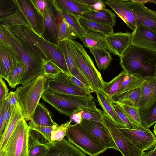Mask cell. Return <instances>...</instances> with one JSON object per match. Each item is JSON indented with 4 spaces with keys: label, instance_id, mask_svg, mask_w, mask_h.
<instances>
[{
    "label": "cell",
    "instance_id": "cell-60",
    "mask_svg": "<svg viewBox=\"0 0 156 156\" xmlns=\"http://www.w3.org/2000/svg\"><path fill=\"white\" fill-rule=\"evenodd\" d=\"M155 76H156V66L155 68Z\"/></svg>",
    "mask_w": 156,
    "mask_h": 156
},
{
    "label": "cell",
    "instance_id": "cell-11",
    "mask_svg": "<svg viewBox=\"0 0 156 156\" xmlns=\"http://www.w3.org/2000/svg\"><path fill=\"white\" fill-rule=\"evenodd\" d=\"M119 127L121 132L142 152L152 151L156 147V137L149 129Z\"/></svg>",
    "mask_w": 156,
    "mask_h": 156
},
{
    "label": "cell",
    "instance_id": "cell-51",
    "mask_svg": "<svg viewBox=\"0 0 156 156\" xmlns=\"http://www.w3.org/2000/svg\"><path fill=\"white\" fill-rule=\"evenodd\" d=\"M8 104L7 98L0 102V130L3 126L4 118Z\"/></svg>",
    "mask_w": 156,
    "mask_h": 156
},
{
    "label": "cell",
    "instance_id": "cell-20",
    "mask_svg": "<svg viewBox=\"0 0 156 156\" xmlns=\"http://www.w3.org/2000/svg\"><path fill=\"white\" fill-rule=\"evenodd\" d=\"M57 44L64 55L71 76L76 77L87 86L91 87L77 65L68 40H65L60 41Z\"/></svg>",
    "mask_w": 156,
    "mask_h": 156
},
{
    "label": "cell",
    "instance_id": "cell-25",
    "mask_svg": "<svg viewBox=\"0 0 156 156\" xmlns=\"http://www.w3.org/2000/svg\"><path fill=\"white\" fill-rule=\"evenodd\" d=\"M82 17L113 27L116 24L115 14L106 8L98 11L87 12L84 14Z\"/></svg>",
    "mask_w": 156,
    "mask_h": 156
},
{
    "label": "cell",
    "instance_id": "cell-46",
    "mask_svg": "<svg viewBox=\"0 0 156 156\" xmlns=\"http://www.w3.org/2000/svg\"><path fill=\"white\" fill-rule=\"evenodd\" d=\"M111 103L112 106L120 119L125 124L127 128L131 129L136 128L131 122L119 105L117 103L111 101Z\"/></svg>",
    "mask_w": 156,
    "mask_h": 156
},
{
    "label": "cell",
    "instance_id": "cell-42",
    "mask_svg": "<svg viewBox=\"0 0 156 156\" xmlns=\"http://www.w3.org/2000/svg\"><path fill=\"white\" fill-rule=\"evenodd\" d=\"M44 75L48 79L52 78L62 72L57 66L51 60L43 59Z\"/></svg>",
    "mask_w": 156,
    "mask_h": 156
},
{
    "label": "cell",
    "instance_id": "cell-1",
    "mask_svg": "<svg viewBox=\"0 0 156 156\" xmlns=\"http://www.w3.org/2000/svg\"><path fill=\"white\" fill-rule=\"evenodd\" d=\"M12 33L31 47L43 59L52 60L62 72L69 76L71 74L64 55L57 44L45 39L31 27L16 26L10 28Z\"/></svg>",
    "mask_w": 156,
    "mask_h": 156
},
{
    "label": "cell",
    "instance_id": "cell-24",
    "mask_svg": "<svg viewBox=\"0 0 156 156\" xmlns=\"http://www.w3.org/2000/svg\"><path fill=\"white\" fill-rule=\"evenodd\" d=\"M85 47L90 48L105 49L114 54V52L109 46L103 34L97 32L87 31L86 36L80 39Z\"/></svg>",
    "mask_w": 156,
    "mask_h": 156
},
{
    "label": "cell",
    "instance_id": "cell-33",
    "mask_svg": "<svg viewBox=\"0 0 156 156\" xmlns=\"http://www.w3.org/2000/svg\"><path fill=\"white\" fill-rule=\"evenodd\" d=\"M0 21L8 28H10L16 26H31L23 12L19 9L12 15L0 18Z\"/></svg>",
    "mask_w": 156,
    "mask_h": 156
},
{
    "label": "cell",
    "instance_id": "cell-14",
    "mask_svg": "<svg viewBox=\"0 0 156 156\" xmlns=\"http://www.w3.org/2000/svg\"><path fill=\"white\" fill-rule=\"evenodd\" d=\"M140 114L145 113L156 104V76L144 79L140 86Z\"/></svg>",
    "mask_w": 156,
    "mask_h": 156
},
{
    "label": "cell",
    "instance_id": "cell-10",
    "mask_svg": "<svg viewBox=\"0 0 156 156\" xmlns=\"http://www.w3.org/2000/svg\"><path fill=\"white\" fill-rule=\"evenodd\" d=\"M102 122L109 131L119 151L123 156H141L144 152L137 148L120 131L115 124L104 113Z\"/></svg>",
    "mask_w": 156,
    "mask_h": 156
},
{
    "label": "cell",
    "instance_id": "cell-16",
    "mask_svg": "<svg viewBox=\"0 0 156 156\" xmlns=\"http://www.w3.org/2000/svg\"><path fill=\"white\" fill-rule=\"evenodd\" d=\"M113 10L126 24L134 30L137 25L136 16L131 9L128 0H106L103 1Z\"/></svg>",
    "mask_w": 156,
    "mask_h": 156
},
{
    "label": "cell",
    "instance_id": "cell-49",
    "mask_svg": "<svg viewBox=\"0 0 156 156\" xmlns=\"http://www.w3.org/2000/svg\"><path fill=\"white\" fill-rule=\"evenodd\" d=\"M12 109L8 104L5 113L2 128L0 130V137L4 133L10 119Z\"/></svg>",
    "mask_w": 156,
    "mask_h": 156
},
{
    "label": "cell",
    "instance_id": "cell-37",
    "mask_svg": "<svg viewBox=\"0 0 156 156\" xmlns=\"http://www.w3.org/2000/svg\"><path fill=\"white\" fill-rule=\"evenodd\" d=\"M24 71L23 65L19 58L6 80L11 87L14 88L17 85L21 84Z\"/></svg>",
    "mask_w": 156,
    "mask_h": 156
},
{
    "label": "cell",
    "instance_id": "cell-19",
    "mask_svg": "<svg viewBox=\"0 0 156 156\" xmlns=\"http://www.w3.org/2000/svg\"><path fill=\"white\" fill-rule=\"evenodd\" d=\"M128 1L136 16L137 23L156 33V11L148 9L144 5V4L133 0H128Z\"/></svg>",
    "mask_w": 156,
    "mask_h": 156
},
{
    "label": "cell",
    "instance_id": "cell-32",
    "mask_svg": "<svg viewBox=\"0 0 156 156\" xmlns=\"http://www.w3.org/2000/svg\"><path fill=\"white\" fill-rule=\"evenodd\" d=\"M79 22L82 27L87 31H93L101 33L105 36L114 33L113 27L96 22L92 20L81 17Z\"/></svg>",
    "mask_w": 156,
    "mask_h": 156
},
{
    "label": "cell",
    "instance_id": "cell-35",
    "mask_svg": "<svg viewBox=\"0 0 156 156\" xmlns=\"http://www.w3.org/2000/svg\"><path fill=\"white\" fill-rule=\"evenodd\" d=\"M126 73L123 70L108 82L105 83L104 93L110 99L117 94L123 81Z\"/></svg>",
    "mask_w": 156,
    "mask_h": 156
},
{
    "label": "cell",
    "instance_id": "cell-27",
    "mask_svg": "<svg viewBox=\"0 0 156 156\" xmlns=\"http://www.w3.org/2000/svg\"><path fill=\"white\" fill-rule=\"evenodd\" d=\"M141 95L140 87L112 96L111 101L120 103L139 109Z\"/></svg>",
    "mask_w": 156,
    "mask_h": 156
},
{
    "label": "cell",
    "instance_id": "cell-44",
    "mask_svg": "<svg viewBox=\"0 0 156 156\" xmlns=\"http://www.w3.org/2000/svg\"><path fill=\"white\" fill-rule=\"evenodd\" d=\"M72 120L55 127L51 133V141H61L66 135L67 130L71 125Z\"/></svg>",
    "mask_w": 156,
    "mask_h": 156
},
{
    "label": "cell",
    "instance_id": "cell-48",
    "mask_svg": "<svg viewBox=\"0 0 156 156\" xmlns=\"http://www.w3.org/2000/svg\"><path fill=\"white\" fill-rule=\"evenodd\" d=\"M37 13L41 16L47 5L48 0H30Z\"/></svg>",
    "mask_w": 156,
    "mask_h": 156
},
{
    "label": "cell",
    "instance_id": "cell-12",
    "mask_svg": "<svg viewBox=\"0 0 156 156\" xmlns=\"http://www.w3.org/2000/svg\"><path fill=\"white\" fill-rule=\"evenodd\" d=\"M82 125L107 149L119 150L108 129L102 122L83 119Z\"/></svg>",
    "mask_w": 156,
    "mask_h": 156
},
{
    "label": "cell",
    "instance_id": "cell-58",
    "mask_svg": "<svg viewBox=\"0 0 156 156\" xmlns=\"http://www.w3.org/2000/svg\"><path fill=\"white\" fill-rule=\"evenodd\" d=\"M0 156H6L5 151L4 150L0 151Z\"/></svg>",
    "mask_w": 156,
    "mask_h": 156
},
{
    "label": "cell",
    "instance_id": "cell-50",
    "mask_svg": "<svg viewBox=\"0 0 156 156\" xmlns=\"http://www.w3.org/2000/svg\"><path fill=\"white\" fill-rule=\"evenodd\" d=\"M7 87L2 78L0 76V102L6 98L9 94Z\"/></svg>",
    "mask_w": 156,
    "mask_h": 156
},
{
    "label": "cell",
    "instance_id": "cell-43",
    "mask_svg": "<svg viewBox=\"0 0 156 156\" xmlns=\"http://www.w3.org/2000/svg\"><path fill=\"white\" fill-rule=\"evenodd\" d=\"M0 18L12 15L18 9L14 0H0Z\"/></svg>",
    "mask_w": 156,
    "mask_h": 156
},
{
    "label": "cell",
    "instance_id": "cell-30",
    "mask_svg": "<svg viewBox=\"0 0 156 156\" xmlns=\"http://www.w3.org/2000/svg\"><path fill=\"white\" fill-rule=\"evenodd\" d=\"M30 121L40 126H52L58 125L53 120L49 110L43 103L40 102L37 106Z\"/></svg>",
    "mask_w": 156,
    "mask_h": 156
},
{
    "label": "cell",
    "instance_id": "cell-13",
    "mask_svg": "<svg viewBox=\"0 0 156 156\" xmlns=\"http://www.w3.org/2000/svg\"><path fill=\"white\" fill-rule=\"evenodd\" d=\"M41 17L42 20L41 34L45 39L57 44L58 35L56 22V12L51 0H48L47 5Z\"/></svg>",
    "mask_w": 156,
    "mask_h": 156
},
{
    "label": "cell",
    "instance_id": "cell-54",
    "mask_svg": "<svg viewBox=\"0 0 156 156\" xmlns=\"http://www.w3.org/2000/svg\"><path fill=\"white\" fill-rule=\"evenodd\" d=\"M83 111L82 110L73 114L70 117L71 120L74 121L77 124L81 123L83 119L82 117Z\"/></svg>",
    "mask_w": 156,
    "mask_h": 156
},
{
    "label": "cell",
    "instance_id": "cell-7",
    "mask_svg": "<svg viewBox=\"0 0 156 156\" xmlns=\"http://www.w3.org/2000/svg\"><path fill=\"white\" fill-rule=\"evenodd\" d=\"M66 136L70 142L89 156H98L107 149L81 123L71 125Z\"/></svg>",
    "mask_w": 156,
    "mask_h": 156
},
{
    "label": "cell",
    "instance_id": "cell-36",
    "mask_svg": "<svg viewBox=\"0 0 156 156\" xmlns=\"http://www.w3.org/2000/svg\"><path fill=\"white\" fill-rule=\"evenodd\" d=\"M144 79L126 73L123 81L117 94H121L139 88Z\"/></svg>",
    "mask_w": 156,
    "mask_h": 156
},
{
    "label": "cell",
    "instance_id": "cell-41",
    "mask_svg": "<svg viewBox=\"0 0 156 156\" xmlns=\"http://www.w3.org/2000/svg\"><path fill=\"white\" fill-rule=\"evenodd\" d=\"M140 115L142 125L149 129L156 123V104L147 112Z\"/></svg>",
    "mask_w": 156,
    "mask_h": 156
},
{
    "label": "cell",
    "instance_id": "cell-53",
    "mask_svg": "<svg viewBox=\"0 0 156 156\" xmlns=\"http://www.w3.org/2000/svg\"><path fill=\"white\" fill-rule=\"evenodd\" d=\"M7 98L8 104L13 109L18 103L15 92H10L9 93Z\"/></svg>",
    "mask_w": 156,
    "mask_h": 156
},
{
    "label": "cell",
    "instance_id": "cell-38",
    "mask_svg": "<svg viewBox=\"0 0 156 156\" xmlns=\"http://www.w3.org/2000/svg\"><path fill=\"white\" fill-rule=\"evenodd\" d=\"M117 103L136 128H144L141 123L139 108L120 103Z\"/></svg>",
    "mask_w": 156,
    "mask_h": 156
},
{
    "label": "cell",
    "instance_id": "cell-2",
    "mask_svg": "<svg viewBox=\"0 0 156 156\" xmlns=\"http://www.w3.org/2000/svg\"><path fill=\"white\" fill-rule=\"evenodd\" d=\"M0 41L7 42L16 51L24 67L21 84L25 85L38 76L43 74V59L31 47L14 35L9 28L0 25Z\"/></svg>",
    "mask_w": 156,
    "mask_h": 156
},
{
    "label": "cell",
    "instance_id": "cell-29",
    "mask_svg": "<svg viewBox=\"0 0 156 156\" xmlns=\"http://www.w3.org/2000/svg\"><path fill=\"white\" fill-rule=\"evenodd\" d=\"M58 4L66 11L78 18L85 13L92 11L87 5L78 0H56Z\"/></svg>",
    "mask_w": 156,
    "mask_h": 156
},
{
    "label": "cell",
    "instance_id": "cell-39",
    "mask_svg": "<svg viewBox=\"0 0 156 156\" xmlns=\"http://www.w3.org/2000/svg\"><path fill=\"white\" fill-rule=\"evenodd\" d=\"M29 140V156H42L47 152L48 142L42 143L30 134Z\"/></svg>",
    "mask_w": 156,
    "mask_h": 156
},
{
    "label": "cell",
    "instance_id": "cell-23",
    "mask_svg": "<svg viewBox=\"0 0 156 156\" xmlns=\"http://www.w3.org/2000/svg\"><path fill=\"white\" fill-rule=\"evenodd\" d=\"M55 11L65 20L77 36L81 39L87 35V31L80 25L79 18L64 10L58 4L56 0H51Z\"/></svg>",
    "mask_w": 156,
    "mask_h": 156
},
{
    "label": "cell",
    "instance_id": "cell-5",
    "mask_svg": "<svg viewBox=\"0 0 156 156\" xmlns=\"http://www.w3.org/2000/svg\"><path fill=\"white\" fill-rule=\"evenodd\" d=\"M41 98L59 112L70 117L85 108L96 107L93 99L55 92L47 87Z\"/></svg>",
    "mask_w": 156,
    "mask_h": 156
},
{
    "label": "cell",
    "instance_id": "cell-6",
    "mask_svg": "<svg viewBox=\"0 0 156 156\" xmlns=\"http://www.w3.org/2000/svg\"><path fill=\"white\" fill-rule=\"evenodd\" d=\"M68 41L77 65L90 87L95 93L101 92L104 93L105 82L83 46L74 40Z\"/></svg>",
    "mask_w": 156,
    "mask_h": 156
},
{
    "label": "cell",
    "instance_id": "cell-45",
    "mask_svg": "<svg viewBox=\"0 0 156 156\" xmlns=\"http://www.w3.org/2000/svg\"><path fill=\"white\" fill-rule=\"evenodd\" d=\"M58 125L52 126H47L38 125L31 121L29 123L30 131H34L40 133L49 142H51V136L52 131Z\"/></svg>",
    "mask_w": 156,
    "mask_h": 156
},
{
    "label": "cell",
    "instance_id": "cell-18",
    "mask_svg": "<svg viewBox=\"0 0 156 156\" xmlns=\"http://www.w3.org/2000/svg\"><path fill=\"white\" fill-rule=\"evenodd\" d=\"M48 145L46 152L42 156H87L65 138L61 141L48 142Z\"/></svg>",
    "mask_w": 156,
    "mask_h": 156
},
{
    "label": "cell",
    "instance_id": "cell-47",
    "mask_svg": "<svg viewBox=\"0 0 156 156\" xmlns=\"http://www.w3.org/2000/svg\"><path fill=\"white\" fill-rule=\"evenodd\" d=\"M80 2L88 6L92 11H98L106 8L103 0H78Z\"/></svg>",
    "mask_w": 156,
    "mask_h": 156
},
{
    "label": "cell",
    "instance_id": "cell-17",
    "mask_svg": "<svg viewBox=\"0 0 156 156\" xmlns=\"http://www.w3.org/2000/svg\"><path fill=\"white\" fill-rule=\"evenodd\" d=\"M131 45L156 52V33L139 23L131 33Z\"/></svg>",
    "mask_w": 156,
    "mask_h": 156
},
{
    "label": "cell",
    "instance_id": "cell-3",
    "mask_svg": "<svg viewBox=\"0 0 156 156\" xmlns=\"http://www.w3.org/2000/svg\"><path fill=\"white\" fill-rule=\"evenodd\" d=\"M120 60V66L127 74L143 79L156 76V51L131 45Z\"/></svg>",
    "mask_w": 156,
    "mask_h": 156
},
{
    "label": "cell",
    "instance_id": "cell-4",
    "mask_svg": "<svg viewBox=\"0 0 156 156\" xmlns=\"http://www.w3.org/2000/svg\"><path fill=\"white\" fill-rule=\"evenodd\" d=\"M48 79L41 75L15 91L24 118L30 121L34 110L47 87Z\"/></svg>",
    "mask_w": 156,
    "mask_h": 156
},
{
    "label": "cell",
    "instance_id": "cell-40",
    "mask_svg": "<svg viewBox=\"0 0 156 156\" xmlns=\"http://www.w3.org/2000/svg\"><path fill=\"white\" fill-rule=\"evenodd\" d=\"M82 111L83 119L90 121L102 122L104 112L98 108L96 107L92 108L86 107Z\"/></svg>",
    "mask_w": 156,
    "mask_h": 156
},
{
    "label": "cell",
    "instance_id": "cell-57",
    "mask_svg": "<svg viewBox=\"0 0 156 156\" xmlns=\"http://www.w3.org/2000/svg\"><path fill=\"white\" fill-rule=\"evenodd\" d=\"M149 156H156V147L154 148Z\"/></svg>",
    "mask_w": 156,
    "mask_h": 156
},
{
    "label": "cell",
    "instance_id": "cell-55",
    "mask_svg": "<svg viewBox=\"0 0 156 156\" xmlns=\"http://www.w3.org/2000/svg\"><path fill=\"white\" fill-rule=\"evenodd\" d=\"M134 1L136 2L143 3L144 4L146 3H153L156 4V0H135Z\"/></svg>",
    "mask_w": 156,
    "mask_h": 156
},
{
    "label": "cell",
    "instance_id": "cell-15",
    "mask_svg": "<svg viewBox=\"0 0 156 156\" xmlns=\"http://www.w3.org/2000/svg\"><path fill=\"white\" fill-rule=\"evenodd\" d=\"M19 59L16 51L12 46L0 41V76L6 81Z\"/></svg>",
    "mask_w": 156,
    "mask_h": 156
},
{
    "label": "cell",
    "instance_id": "cell-22",
    "mask_svg": "<svg viewBox=\"0 0 156 156\" xmlns=\"http://www.w3.org/2000/svg\"><path fill=\"white\" fill-rule=\"evenodd\" d=\"M23 118L21 107L18 103L12 109L10 119L5 131L0 137V151L4 150L10 136L19 121Z\"/></svg>",
    "mask_w": 156,
    "mask_h": 156
},
{
    "label": "cell",
    "instance_id": "cell-34",
    "mask_svg": "<svg viewBox=\"0 0 156 156\" xmlns=\"http://www.w3.org/2000/svg\"><path fill=\"white\" fill-rule=\"evenodd\" d=\"M89 49L95 58L98 69L101 70L107 69L112 59L110 52L105 49L92 48Z\"/></svg>",
    "mask_w": 156,
    "mask_h": 156
},
{
    "label": "cell",
    "instance_id": "cell-31",
    "mask_svg": "<svg viewBox=\"0 0 156 156\" xmlns=\"http://www.w3.org/2000/svg\"><path fill=\"white\" fill-rule=\"evenodd\" d=\"M56 12L58 43L65 40H74L77 39V36L64 18L60 14L56 11Z\"/></svg>",
    "mask_w": 156,
    "mask_h": 156
},
{
    "label": "cell",
    "instance_id": "cell-21",
    "mask_svg": "<svg viewBox=\"0 0 156 156\" xmlns=\"http://www.w3.org/2000/svg\"><path fill=\"white\" fill-rule=\"evenodd\" d=\"M131 33L119 32L113 33L105 38L114 54L120 58L131 45Z\"/></svg>",
    "mask_w": 156,
    "mask_h": 156
},
{
    "label": "cell",
    "instance_id": "cell-28",
    "mask_svg": "<svg viewBox=\"0 0 156 156\" xmlns=\"http://www.w3.org/2000/svg\"><path fill=\"white\" fill-rule=\"evenodd\" d=\"M96 93L98 102L102 107L104 114L117 126L127 128L112 106L110 100L103 93L98 92Z\"/></svg>",
    "mask_w": 156,
    "mask_h": 156
},
{
    "label": "cell",
    "instance_id": "cell-8",
    "mask_svg": "<svg viewBox=\"0 0 156 156\" xmlns=\"http://www.w3.org/2000/svg\"><path fill=\"white\" fill-rule=\"evenodd\" d=\"M30 129L23 118L19 122L4 149L6 156H29Z\"/></svg>",
    "mask_w": 156,
    "mask_h": 156
},
{
    "label": "cell",
    "instance_id": "cell-56",
    "mask_svg": "<svg viewBox=\"0 0 156 156\" xmlns=\"http://www.w3.org/2000/svg\"><path fill=\"white\" fill-rule=\"evenodd\" d=\"M152 150L144 152L141 156H149L151 153Z\"/></svg>",
    "mask_w": 156,
    "mask_h": 156
},
{
    "label": "cell",
    "instance_id": "cell-26",
    "mask_svg": "<svg viewBox=\"0 0 156 156\" xmlns=\"http://www.w3.org/2000/svg\"><path fill=\"white\" fill-rule=\"evenodd\" d=\"M19 9L24 14L30 24L31 27L38 33L41 34L39 22L35 10L30 0H14Z\"/></svg>",
    "mask_w": 156,
    "mask_h": 156
},
{
    "label": "cell",
    "instance_id": "cell-9",
    "mask_svg": "<svg viewBox=\"0 0 156 156\" xmlns=\"http://www.w3.org/2000/svg\"><path fill=\"white\" fill-rule=\"evenodd\" d=\"M47 88L57 93L94 99L91 94L77 85L70 76L62 72L52 78L48 79Z\"/></svg>",
    "mask_w": 156,
    "mask_h": 156
},
{
    "label": "cell",
    "instance_id": "cell-52",
    "mask_svg": "<svg viewBox=\"0 0 156 156\" xmlns=\"http://www.w3.org/2000/svg\"><path fill=\"white\" fill-rule=\"evenodd\" d=\"M70 77L74 83L87 92L91 94V93L94 92V90L92 88L87 86L76 77L73 76H71Z\"/></svg>",
    "mask_w": 156,
    "mask_h": 156
},
{
    "label": "cell",
    "instance_id": "cell-59",
    "mask_svg": "<svg viewBox=\"0 0 156 156\" xmlns=\"http://www.w3.org/2000/svg\"><path fill=\"white\" fill-rule=\"evenodd\" d=\"M153 131L154 135L156 137V123L155 124L154 127Z\"/></svg>",
    "mask_w": 156,
    "mask_h": 156
}]
</instances>
